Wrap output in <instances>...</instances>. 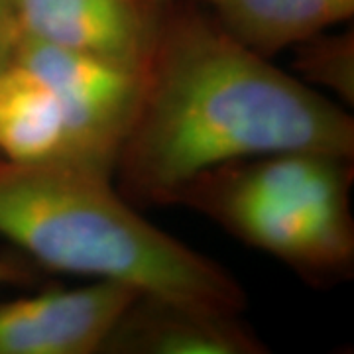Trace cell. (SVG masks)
Here are the masks:
<instances>
[{
	"label": "cell",
	"mask_w": 354,
	"mask_h": 354,
	"mask_svg": "<svg viewBox=\"0 0 354 354\" xmlns=\"http://www.w3.org/2000/svg\"><path fill=\"white\" fill-rule=\"evenodd\" d=\"M307 150L354 158V120L299 77L246 50L191 0H167L114 167L134 207H171L209 167Z\"/></svg>",
	"instance_id": "cell-1"
},
{
	"label": "cell",
	"mask_w": 354,
	"mask_h": 354,
	"mask_svg": "<svg viewBox=\"0 0 354 354\" xmlns=\"http://www.w3.org/2000/svg\"><path fill=\"white\" fill-rule=\"evenodd\" d=\"M0 236L46 270L223 313L248 305L230 272L148 223L95 169L0 158Z\"/></svg>",
	"instance_id": "cell-2"
},
{
	"label": "cell",
	"mask_w": 354,
	"mask_h": 354,
	"mask_svg": "<svg viewBox=\"0 0 354 354\" xmlns=\"http://www.w3.org/2000/svg\"><path fill=\"white\" fill-rule=\"evenodd\" d=\"M353 158L286 150L209 167L177 191L171 207L207 216L232 239L288 266L305 283L353 278Z\"/></svg>",
	"instance_id": "cell-3"
},
{
	"label": "cell",
	"mask_w": 354,
	"mask_h": 354,
	"mask_svg": "<svg viewBox=\"0 0 354 354\" xmlns=\"http://www.w3.org/2000/svg\"><path fill=\"white\" fill-rule=\"evenodd\" d=\"M12 59L55 95L73 165L114 179L118 152L136 113L142 73L30 39H16Z\"/></svg>",
	"instance_id": "cell-4"
},
{
	"label": "cell",
	"mask_w": 354,
	"mask_h": 354,
	"mask_svg": "<svg viewBox=\"0 0 354 354\" xmlns=\"http://www.w3.org/2000/svg\"><path fill=\"white\" fill-rule=\"evenodd\" d=\"M167 0H10L16 39L142 73Z\"/></svg>",
	"instance_id": "cell-5"
},
{
	"label": "cell",
	"mask_w": 354,
	"mask_h": 354,
	"mask_svg": "<svg viewBox=\"0 0 354 354\" xmlns=\"http://www.w3.org/2000/svg\"><path fill=\"white\" fill-rule=\"evenodd\" d=\"M140 291L109 279L0 304V354H101Z\"/></svg>",
	"instance_id": "cell-6"
},
{
	"label": "cell",
	"mask_w": 354,
	"mask_h": 354,
	"mask_svg": "<svg viewBox=\"0 0 354 354\" xmlns=\"http://www.w3.org/2000/svg\"><path fill=\"white\" fill-rule=\"evenodd\" d=\"M242 315L138 293L116 321L101 354H266Z\"/></svg>",
	"instance_id": "cell-7"
},
{
	"label": "cell",
	"mask_w": 354,
	"mask_h": 354,
	"mask_svg": "<svg viewBox=\"0 0 354 354\" xmlns=\"http://www.w3.org/2000/svg\"><path fill=\"white\" fill-rule=\"evenodd\" d=\"M256 55L272 59L319 32L351 22L354 0H191Z\"/></svg>",
	"instance_id": "cell-8"
},
{
	"label": "cell",
	"mask_w": 354,
	"mask_h": 354,
	"mask_svg": "<svg viewBox=\"0 0 354 354\" xmlns=\"http://www.w3.org/2000/svg\"><path fill=\"white\" fill-rule=\"evenodd\" d=\"M0 158L20 164L73 165L55 95L14 59L0 71Z\"/></svg>",
	"instance_id": "cell-9"
},
{
	"label": "cell",
	"mask_w": 354,
	"mask_h": 354,
	"mask_svg": "<svg viewBox=\"0 0 354 354\" xmlns=\"http://www.w3.org/2000/svg\"><path fill=\"white\" fill-rule=\"evenodd\" d=\"M293 71L304 83L333 93L344 109L354 106V32H319L295 44Z\"/></svg>",
	"instance_id": "cell-10"
},
{
	"label": "cell",
	"mask_w": 354,
	"mask_h": 354,
	"mask_svg": "<svg viewBox=\"0 0 354 354\" xmlns=\"http://www.w3.org/2000/svg\"><path fill=\"white\" fill-rule=\"evenodd\" d=\"M16 48V28H14L12 4L10 0H0V71L12 59Z\"/></svg>",
	"instance_id": "cell-11"
},
{
	"label": "cell",
	"mask_w": 354,
	"mask_h": 354,
	"mask_svg": "<svg viewBox=\"0 0 354 354\" xmlns=\"http://www.w3.org/2000/svg\"><path fill=\"white\" fill-rule=\"evenodd\" d=\"M39 279L38 272L30 270V266L22 264L12 258H0V288L8 286H30Z\"/></svg>",
	"instance_id": "cell-12"
}]
</instances>
